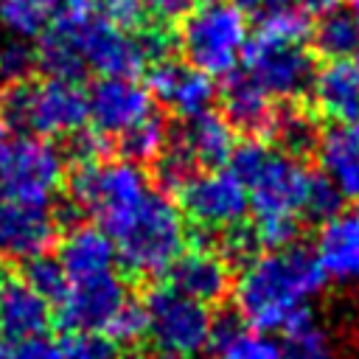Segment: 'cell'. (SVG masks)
I'll return each instance as SVG.
<instances>
[{"label":"cell","mask_w":359,"mask_h":359,"mask_svg":"<svg viewBox=\"0 0 359 359\" xmlns=\"http://www.w3.org/2000/svg\"><path fill=\"white\" fill-rule=\"evenodd\" d=\"M351 8L356 11V17H359V0H351Z\"/></svg>","instance_id":"cell-43"},{"label":"cell","mask_w":359,"mask_h":359,"mask_svg":"<svg viewBox=\"0 0 359 359\" xmlns=\"http://www.w3.org/2000/svg\"><path fill=\"white\" fill-rule=\"evenodd\" d=\"M62 0H0V22L17 36H39Z\"/></svg>","instance_id":"cell-29"},{"label":"cell","mask_w":359,"mask_h":359,"mask_svg":"<svg viewBox=\"0 0 359 359\" xmlns=\"http://www.w3.org/2000/svg\"><path fill=\"white\" fill-rule=\"evenodd\" d=\"M59 348L62 359H126L123 348L101 331H67Z\"/></svg>","instance_id":"cell-32"},{"label":"cell","mask_w":359,"mask_h":359,"mask_svg":"<svg viewBox=\"0 0 359 359\" xmlns=\"http://www.w3.org/2000/svg\"><path fill=\"white\" fill-rule=\"evenodd\" d=\"M168 283L180 289L182 294L205 303V306H219L227 300L236 283V272L227 266V261L213 250L208 236L196 230V238L191 236V247H185L171 269L165 272Z\"/></svg>","instance_id":"cell-14"},{"label":"cell","mask_w":359,"mask_h":359,"mask_svg":"<svg viewBox=\"0 0 359 359\" xmlns=\"http://www.w3.org/2000/svg\"><path fill=\"white\" fill-rule=\"evenodd\" d=\"M208 351L213 359H280V345L261 331H252L236 309H222L210 317Z\"/></svg>","instance_id":"cell-25"},{"label":"cell","mask_w":359,"mask_h":359,"mask_svg":"<svg viewBox=\"0 0 359 359\" xmlns=\"http://www.w3.org/2000/svg\"><path fill=\"white\" fill-rule=\"evenodd\" d=\"M168 137L177 146H182L202 171L224 168L230 154H233V149H236V143H238V135L233 132L227 118L222 112H216L213 107L180 118L177 126H171Z\"/></svg>","instance_id":"cell-17"},{"label":"cell","mask_w":359,"mask_h":359,"mask_svg":"<svg viewBox=\"0 0 359 359\" xmlns=\"http://www.w3.org/2000/svg\"><path fill=\"white\" fill-rule=\"evenodd\" d=\"M342 202L345 196L339 194V188L323 174H311L309 182V194H306V205H303V222H314L323 224L328 219H334L337 213H342Z\"/></svg>","instance_id":"cell-33"},{"label":"cell","mask_w":359,"mask_h":359,"mask_svg":"<svg viewBox=\"0 0 359 359\" xmlns=\"http://www.w3.org/2000/svg\"><path fill=\"white\" fill-rule=\"evenodd\" d=\"M140 303L146 311V339L157 353L194 359L196 353L208 351L213 314L205 303L182 294L168 280L146 283Z\"/></svg>","instance_id":"cell-7"},{"label":"cell","mask_w":359,"mask_h":359,"mask_svg":"<svg viewBox=\"0 0 359 359\" xmlns=\"http://www.w3.org/2000/svg\"><path fill=\"white\" fill-rule=\"evenodd\" d=\"M325 272L311 247L300 241L266 250L247 264L233 283V303L241 320L261 334H283L309 306L306 300L325 286Z\"/></svg>","instance_id":"cell-1"},{"label":"cell","mask_w":359,"mask_h":359,"mask_svg":"<svg viewBox=\"0 0 359 359\" xmlns=\"http://www.w3.org/2000/svg\"><path fill=\"white\" fill-rule=\"evenodd\" d=\"M62 154L70 165H84V163H101V160H112L115 146H112V135L95 129L90 121L79 129H73L70 135H65L62 143Z\"/></svg>","instance_id":"cell-31"},{"label":"cell","mask_w":359,"mask_h":359,"mask_svg":"<svg viewBox=\"0 0 359 359\" xmlns=\"http://www.w3.org/2000/svg\"><path fill=\"white\" fill-rule=\"evenodd\" d=\"M56 258L67 275V280L101 275L109 269H118V252L115 241L98 227V224H73L62 233L56 244Z\"/></svg>","instance_id":"cell-22"},{"label":"cell","mask_w":359,"mask_h":359,"mask_svg":"<svg viewBox=\"0 0 359 359\" xmlns=\"http://www.w3.org/2000/svg\"><path fill=\"white\" fill-rule=\"evenodd\" d=\"M311 50L320 59H348L359 53V17L353 8L334 6L311 22Z\"/></svg>","instance_id":"cell-26"},{"label":"cell","mask_w":359,"mask_h":359,"mask_svg":"<svg viewBox=\"0 0 359 359\" xmlns=\"http://www.w3.org/2000/svg\"><path fill=\"white\" fill-rule=\"evenodd\" d=\"M53 202H25L0 196V261L22 264L56 250L62 238Z\"/></svg>","instance_id":"cell-12"},{"label":"cell","mask_w":359,"mask_h":359,"mask_svg":"<svg viewBox=\"0 0 359 359\" xmlns=\"http://www.w3.org/2000/svg\"><path fill=\"white\" fill-rule=\"evenodd\" d=\"M79 42L87 70L98 76L135 79L149 67L135 31H123L101 14H90L79 22Z\"/></svg>","instance_id":"cell-13"},{"label":"cell","mask_w":359,"mask_h":359,"mask_svg":"<svg viewBox=\"0 0 359 359\" xmlns=\"http://www.w3.org/2000/svg\"><path fill=\"white\" fill-rule=\"evenodd\" d=\"M95 11L123 31H137L149 22L143 0H93Z\"/></svg>","instance_id":"cell-38"},{"label":"cell","mask_w":359,"mask_h":359,"mask_svg":"<svg viewBox=\"0 0 359 359\" xmlns=\"http://www.w3.org/2000/svg\"><path fill=\"white\" fill-rule=\"evenodd\" d=\"M65 185L67 199L81 210V216H90L109 238L123 227L151 188L140 165L126 160L70 165Z\"/></svg>","instance_id":"cell-6"},{"label":"cell","mask_w":359,"mask_h":359,"mask_svg":"<svg viewBox=\"0 0 359 359\" xmlns=\"http://www.w3.org/2000/svg\"><path fill=\"white\" fill-rule=\"evenodd\" d=\"M314 252L325 278L339 283L359 280V213H337L323 222Z\"/></svg>","instance_id":"cell-24"},{"label":"cell","mask_w":359,"mask_h":359,"mask_svg":"<svg viewBox=\"0 0 359 359\" xmlns=\"http://www.w3.org/2000/svg\"><path fill=\"white\" fill-rule=\"evenodd\" d=\"M53 306L20 275H0V339L39 337L53 325Z\"/></svg>","instance_id":"cell-20"},{"label":"cell","mask_w":359,"mask_h":359,"mask_svg":"<svg viewBox=\"0 0 359 359\" xmlns=\"http://www.w3.org/2000/svg\"><path fill=\"white\" fill-rule=\"evenodd\" d=\"M241 70L272 98H309L317 56L306 42L252 34L241 53Z\"/></svg>","instance_id":"cell-8"},{"label":"cell","mask_w":359,"mask_h":359,"mask_svg":"<svg viewBox=\"0 0 359 359\" xmlns=\"http://www.w3.org/2000/svg\"><path fill=\"white\" fill-rule=\"evenodd\" d=\"M168 132H171L168 121L160 112H149L143 121L118 132L112 137V146H115V154L121 160L135 163V165H151L160 157V151L165 149Z\"/></svg>","instance_id":"cell-27"},{"label":"cell","mask_w":359,"mask_h":359,"mask_svg":"<svg viewBox=\"0 0 359 359\" xmlns=\"http://www.w3.org/2000/svg\"><path fill=\"white\" fill-rule=\"evenodd\" d=\"M252 227L266 252V250H283V247L297 244L303 233V219L300 216H261L255 219Z\"/></svg>","instance_id":"cell-35"},{"label":"cell","mask_w":359,"mask_h":359,"mask_svg":"<svg viewBox=\"0 0 359 359\" xmlns=\"http://www.w3.org/2000/svg\"><path fill=\"white\" fill-rule=\"evenodd\" d=\"M129 297L126 275L121 269L79 278L67 283L65 297L53 309V320L65 331H104Z\"/></svg>","instance_id":"cell-11"},{"label":"cell","mask_w":359,"mask_h":359,"mask_svg":"<svg viewBox=\"0 0 359 359\" xmlns=\"http://www.w3.org/2000/svg\"><path fill=\"white\" fill-rule=\"evenodd\" d=\"M233 3H238L244 11H261V8H266V6H275V3H286V0H233Z\"/></svg>","instance_id":"cell-41"},{"label":"cell","mask_w":359,"mask_h":359,"mask_svg":"<svg viewBox=\"0 0 359 359\" xmlns=\"http://www.w3.org/2000/svg\"><path fill=\"white\" fill-rule=\"evenodd\" d=\"M196 0H143V8L149 20L163 22V25H177V20L194 6Z\"/></svg>","instance_id":"cell-39"},{"label":"cell","mask_w":359,"mask_h":359,"mask_svg":"<svg viewBox=\"0 0 359 359\" xmlns=\"http://www.w3.org/2000/svg\"><path fill=\"white\" fill-rule=\"evenodd\" d=\"M0 359H62V348L48 334L0 339Z\"/></svg>","instance_id":"cell-37"},{"label":"cell","mask_w":359,"mask_h":359,"mask_svg":"<svg viewBox=\"0 0 359 359\" xmlns=\"http://www.w3.org/2000/svg\"><path fill=\"white\" fill-rule=\"evenodd\" d=\"M149 359H177V356H168V353H157V351H154Z\"/></svg>","instance_id":"cell-42"},{"label":"cell","mask_w":359,"mask_h":359,"mask_svg":"<svg viewBox=\"0 0 359 359\" xmlns=\"http://www.w3.org/2000/svg\"><path fill=\"white\" fill-rule=\"evenodd\" d=\"M320 137H323V118L309 104V98H275L266 143L306 163L317 154Z\"/></svg>","instance_id":"cell-21"},{"label":"cell","mask_w":359,"mask_h":359,"mask_svg":"<svg viewBox=\"0 0 359 359\" xmlns=\"http://www.w3.org/2000/svg\"><path fill=\"white\" fill-rule=\"evenodd\" d=\"M87 112L90 123L107 135H118L129 129L132 123L143 121L149 112H154V98L146 90V84L135 79H118V76H101L87 90Z\"/></svg>","instance_id":"cell-16"},{"label":"cell","mask_w":359,"mask_h":359,"mask_svg":"<svg viewBox=\"0 0 359 359\" xmlns=\"http://www.w3.org/2000/svg\"><path fill=\"white\" fill-rule=\"evenodd\" d=\"M112 241L123 275L143 283L160 280L188 244L185 216L171 196L149 188L137 210L123 222Z\"/></svg>","instance_id":"cell-2"},{"label":"cell","mask_w":359,"mask_h":359,"mask_svg":"<svg viewBox=\"0 0 359 359\" xmlns=\"http://www.w3.org/2000/svg\"><path fill=\"white\" fill-rule=\"evenodd\" d=\"M101 334H107L109 339H115L121 348H132V345L143 342L146 339V311H143L140 297L137 300L129 297L123 303V309L112 317V323Z\"/></svg>","instance_id":"cell-34"},{"label":"cell","mask_w":359,"mask_h":359,"mask_svg":"<svg viewBox=\"0 0 359 359\" xmlns=\"http://www.w3.org/2000/svg\"><path fill=\"white\" fill-rule=\"evenodd\" d=\"M280 345V359H334L325 331L317 325L311 309H306L286 331Z\"/></svg>","instance_id":"cell-28"},{"label":"cell","mask_w":359,"mask_h":359,"mask_svg":"<svg viewBox=\"0 0 359 359\" xmlns=\"http://www.w3.org/2000/svg\"><path fill=\"white\" fill-rule=\"evenodd\" d=\"M146 90L154 101L168 107L177 118L210 109L216 101V84L208 73L188 65L182 56H163L146 70Z\"/></svg>","instance_id":"cell-15"},{"label":"cell","mask_w":359,"mask_h":359,"mask_svg":"<svg viewBox=\"0 0 359 359\" xmlns=\"http://www.w3.org/2000/svg\"><path fill=\"white\" fill-rule=\"evenodd\" d=\"M20 278H22L34 292H39L53 309L59 306V300L65 297L67 283H70L67 275H65V269H62V264H59V258L50 255V252L36 255V258H31V261H22V264H20Z\"/></svg>","instance_id":"cell-30"},{"label":"cell","mask_w":359,"mask_h":359,"mask_svg":"<svg viewBox=\"0 0 359 359\" xmlns=\"http://www.w3.org/2000/svg\"><path fill=\"white\" fill-rule=\"evenodd\" d=\"M314 157L320 171L339 188V194L351 202H359V118L337 121L323 129Z\"/></svg>","instance_id":"cell-23"},{"label":"cell","mask_w":359,"mask_h":359,"mask_svg":"<svg viewBox=\"0 0 359 359\" xmlns=\"http://www.w3.org/2000/svg\"><path fill=\"white\" fill-rule=\"evenodd\" d=\"M219 98H222V115L227 118L236 135L266 140L272 112H275V98L264 93L244 70L238 73L233 70L230 76H224Z\"/></svg>","instance_id":"cell-19"},{"label":"cell","mask_w":359,"mask_h":359,"mask_svg":"<svg viewBox=\"0 0 359 359\" xmlns=\"http://www.w3.org/2000/svg\"><path fill=\"white\" fill-rule=\"evenodd\" d=\"M11 132L0 123V182H3V168H6V157H8V146H11Z\"/></svg>","instance_id":"cell-40"},{"label":"cell","mask_w":359,"mask_h":359,"mask_svg":"<svg viewBox=\"0 0 359 359\" xmlns=\"http://www.w3.org/2000/svg\"><path fill=\"white\" fill-rule=\"evenodd\" d=\"M309 104L320 118L328 121H356L359 118V53L348 59H328L317 67Z\"/></svg>","instance_id":"cell-18"},{"label":"cell","mask_w":359,"mask_h":359,"mask_svg":"<svg viewBox=\"0 0 359 359\" xmlns=\"http://www.w3.org/2000/svg\"><path fill=\"white\" fill-rule=\"evenodd\" d=\"M180 56L210 79L230 76L250 39L247 11L233 0H196L174 25Z\"/></svg>","instance_id":"cell-5"},{"label":"cell","mask_w":359,"mask_h":359,"mask_svg":"<svg viewBox=\"0 0 359 359\" xmlns=\"http://www.w3.org/2000/svg\"><path fill=\"white\" fill-rule=\"evenodd\" d=\"M36 67V48L28 42H8L0 48V79L3 81H20L31 79Z\"/></svg>","instance_id":"cell-36"},{"label":"cell","mask_w":359,"mask_h":359,"mask_svg":"<svg viewBox=\"0 0 359 359\" xmlns=\"http://www.w3.org/2000/svg\"><path fill=\"white\" fill-rule=\"evenodd\" d=\"M65 154L48 137L14 135L3 168L0 196L25 202H53L65 185Z\"/></svg>","instance_id":"cell-9"},{"label":"cell","mask_w":359,"mask_h":359,"mask_svg":"<svg viewBox=\"0 0 359 359\" xmlns=\"http://www.w3.org/2000/svg\"><path fill=\"white\" fill-rule=\"evenodd\" d=\"M87 118V90L81 81L31 76L0 84V123L11 135L65 137L84 126Z\"/></svg>","instance_id":"cell-3"},{"label":"cell","mask_w":359,"mask_h":359,"mask_svg":"<svg viewBox=\"0 0 359 359\" xmlns=\"http://www.w3.org/2000/svg\"><path fill=\"white\" fill-rule=\"evenodd\" d=\"M227 168L244 182L250 196V210L255 213V219L261 216L303 219V205L314 174L303 160L269 149L266 140L244 137V143H236Z\"/></svg>","instance_id":"cell-4"},{"label":"cell","mask_w":359,"mask_h":359,"mask_svg":"<svg viewBox=\"0 0 359 359\" xmlns=\"http://www.w3.org/2000/svg\"><path fill=\"white\" fill-rule=\"evenodd\" d=\"M182 216L202 233H216L244 222L250 210V196L244 182L230 168L199 171L177 196Z\"/></svg>","instance_id":"cell-10"}]
</instances>
